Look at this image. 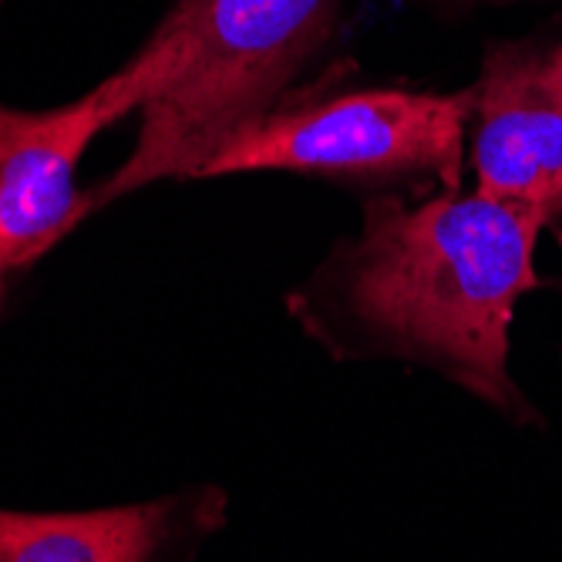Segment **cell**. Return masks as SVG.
Returning a JSON list of instances; mask_svg holds the SVG:
<instances>
[{"mask_svg": "<svg viewBox=\"0 0 562 562\" xmlns=\"http://www.w3.org/2000/svg\"><path fill=\"white\" fill-rule=\"evenodd\" d=\"M529 213L479 189L418 202L374 192L361 229L286 296L293 324L334 361L412 364L462 387L513 425H542L513 378V317L539 286Z\"/></svg>", "mask_w": 562, "mask_h": 562, "instance_id": "cell-1", "label": "cell"}, {"mask_svg": "<svg viewBox=\"0 0 562 562\" xmlns=\"http://www.w3.org/2000/svg\"><path fill=\"white\" fill-rule=\"evenodd\" d=\"M344 0H176L125 61L142 85L128 159L94 189L88 216L169 179H202L263 122L330 41Z\"/></svg>", "mask_w": 562, "mask_h": 562, "instance_id": "cell-2", "label": "cell"}, {"mask_svg": "<svg viewBox=\"0 0 562 562\" xmlns=\"http://www.w3.org/2000/svg\"><path fill=\"white\" fill-rule=\"evenodd\" d=\"M472 91L306 88L236 135L202 179L293 172L368 186L462 189Z\"/></svg>", "mask_w": 562, "mask_h": 562, "instance_id": "cell-3", "label": "cell"}, {"mask_svg": "<svg viewBox=\"0 0 562 562\" xmlns=\"http://www.w3.org/2000/svg\"><path fill=\"white\" fill-rule=\"evenodd\" d=\"M138 109L142 85L128 65L47 112L0 101V277H21L88 220L78 166L101 132Z\"/></svg>", "mask_w": 562, "mask_h": 562, "instance_id": "cell-4", "label": "cell"}, {"mask_svg": "<svg viewBox=\"0 0 562 562\" xmlns=\"http://www.w3.org/2000/svg\"><path fill=\"white\" fill-rule=\"evenodd\" d=\"M472 94L475 189L562 243V31L488 44Z\"/></svg>", "mask_w": 562, "mask_h": 562, "instance_id": "cell-5", "label": "cell"}, {"mask_svg": "<svg viewBox=\"0 0 562 562\" xmlns=\"http://www.w3.org/2000/svg\"><path fill=\"white\" fill-rule=\"evenodd\" d=\"M226 492L176 495L85 513L0 508V562H192L226 526Z\"/></svg>", "mask_w": 562, "mask_h": 562, "instance_id": "cell-6", "label": "cell"}, {"mask_svg": "<svg viewBox=\"0 0 562 562\" xmlns=\"http://www.w3.org/2000/svg\"><path fill=\"white\" fill-rule=\"evenodd\" d=\"M11 283H14V280H4V277H0V306H4V300H8V290H11Z\"/></svg>", "mask_w": 562, "mask_h": 562, "instance_id": "cell-7", "label": "cell"}]
</instances>
